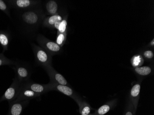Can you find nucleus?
<instances>
[{"label": "nucleus", "mask_w": 154, "mask_h": 115, "mask_svg": "<svg viewBox=\"0 0 154 115\" xmlns=\"http://www.w3.org/2000/svg\"><path fill=\"white\" fill-rule=\"evenodd\" d=\"M67 22L66 18H63L60 22L58 28V33H66L67 30Z\"/></svg>", "instance_id": "nucleus-19"}, {"label": "nucleus", "mask_w": 154, "mask_h": 115, "mask_svg": "<svg viewBox=\"0 0 154 115\" xmlns=\"http://www.w3.org/2000/svg\"><path fill=\"white\" fill-rule=\"evenodd\" d=\"M135 111L134 105H133V106H131L128 109L125 115H135Z\"/></svg>", "instance_id": "nucleus-21"}, {"label": "nucleus", "mask_w": 154, "mask_h": 115, "mask_svg": "<svg viewBox=\"0 0 154 115\" xmlns=\"http://www.w3.org/2000/svg\"><path fill=\"white\" fill-rule=\"evenodd\" d=\"M42 8L45 15H53L58 14L59 6L57 2L55 1L51 0L46 2Z\"/></svg>", "instance_id": "nucleus-11"}, {"label": "nucleus", "mask_w": 154, "mask_h": 115, "mask_svg": "<svg viewBox=\"0 0 154 115\" xmlns=\"http://www.w3.org/2000/svg\"><path fill=\"white\" fill-rule=\"evenodd\" d=\"M143 55L145 56V58L149 59H152L154 57V53L152 51L150 50H147V51L144 52Z\"/></svg>", "instance_id": "nucleus-22"}, {"label": "nucleus", "mask_w": 154, "mask_h": 115, "mask_svg": "<svg viewBox=\"0 0 154 115\" xmlns=\"http://www.w3.org/2000/svg\"><path fill=\"white\" fill-rule=\"evenodd\" d=\"M15 6L24 11L37 8L42 6V1L35 0H17L14 2Z\"/></svg>", "instance_id": "nucleus-8"}, {"label": "nucleus", "mask_w": 154, "mask_h": 115, "mask_svg": "<svg viewBox=\"0 0 154 115\" xmlns=\"http://www.w3.org/2000/svg\"><path fill=\"white\" fill-rule=\"evenodd\" d=\"M32 47L34 54L35 59L37 65L44 68L51 66V57L46 50L34 44H32Z\"/></svg>", "instance_id": "nucleus-2"}, {"label": "nucleus", "mask_w": 154, "mask_h": 115, "mask_svg": "<svg viewBox=\"0 0 154 115\" xmlns=\"http://www.w3.org/2000/svg\"><path fill=\"white\" fill-rule=\"evenodd\" d=\"M20 83L19 80H15V82H14L12 85L6 91L2 98L1 100L12 101L16 98H17L21 87Z\"/></svg>", "instance_id": "nucleus-4"}, {"label": "nucleus", "mask_w": 154, "mask_h": 115, "mask_svg": "<svg viewBox=\"0 0 154 115\" xmlns=\"http://www.w3.org/2000/svg\"><path fill=\"white\" fill-rule=\"evenodd\" d=\"M63 19V18H62V16L58 14L45 18L42 24L44 27L54 28V26L55 23L58 21H62Z\"/></svg>", "instance_id": "nucleus-13"}, {"label": "nucleus", "mask_w": 154, "mask_h": 115, "mask_svg": "<svg viewBox=\"0 0 154 115\" xmlns=\"http://www.w3.org/2000/svg\"><path fill=\"white\" fill-rule=\"evenodd\" d=\"M8 61H7V60H5L4 59H2L0 57V66L4 65V64H7L8 63Z\"/></svg>", "instance_id": "nucleus-24"}, {"label": "nucleus", "mask_w": 154, "mask_h": 115, "mask_svg": "<svg viewBox=\"0 0 154 115\" xmlns=\"http://www.w3.org/2000/svg\"><path fill=\"white\" fill-rule=\"evenodd\" d=\"M0 9L2 11H6L7 9V5L5 2L2 0H0Z\"/></svg>", "instance_id": "nucleus-23"}, {"label": "nucleus", "mask_w": 154, "mask_h": 115, "mask_svg": "<svg viewBox=\"0 0 154 115\" xmlns=\"http://www.w3.org/2000/svg\"><path fill=\"white\" fill-rule=\"evenodd\" d=\"M18 79L20 82H28L32 75L31 67L27 64H21L16 67Z\"/></svg>", "instance_id": "nucleus-5"}, {"label": "nucleus", "mask_w": 154, "mask_h": 115, "mask_svg": "<svg viewBox=\"0 0 154 115\" xmlns=\"http://www.w3.org/2000/svg\"><path fill=\"white\" fill-rule=\"evenodd\" d=\"M29 100H15L10 104L8 115H21L23 110L28 104Z\"/></svg>", "instance_id": "nucleus-9"}, {"label": "nucleus", "mask_w": 154, "mask_h": 115, "mask_svg": "<svg viewBox=\"0 0 154 115\" xmlns=\"http://www.w3.org/2000/svg\"><path fill=\"white\" fill-rule=\"evenodd\" d=\"M66 38V33H58L57 36L56 43L60 47L63 46L65 42Z\"/></svg>", "instance_id": "nucleus-18"}, {"label": "nucleus", "mask_w": 154, "mask_h": 115, "mask_svg": "<svg viewBox=\"0 0 154 115\" xmlns=\"http://www.w3.org/2000/svg\"><path fill=\"white\" fill-rule=\"evenodd\" d=\"M79 108V112L81 115H88L90 114L91 108L88 104L85 101H81L79 98L76 100Z\"/></svg>", "instance_id": "nucleus-15"}, {"label": "nucleus", "mask_w": 154, "mask_h": 115, "mask_svg": "<svg viewBox=\"0 0 154 115\" xmlns=\"http://www.w3.org/2000/svg\"><path fill=\"white\" fill-rule=\"evenodd\" d=\"M48 86L50 91L53 90L58 91L61 93H63L64 95H66L72 98L73 99H75V101L78 98L76 96L74 91L70 87H68L67 86L52 83L48 84Z\"/></svg>", "instance_id": "nucleus-7"}, {"label": "nucleus", "mask_w": 154, "mask_h": 115, "mask_svg": "<svg viewBox=\"0 0 154 115\" xmlns=\"http://www.w3.org/2000/svg\"><path fill=\"white\" fill-rule=\"evenodd\" d=\"M45 17V15L42 8V6L34 9L24 11L21 18L26 35L28 37L34 36Z\"/></svg>", "instance_id": "nucleus-1"}, {"label": "nucleus", "mask_w": 154, "mask_h": 115, "mask_svg": "<svg viewBox=\"0 0 154 115\" xmlns=\"http://www.w3.org/2000/svg\"><path fill=\"white\" fill-rule=\"evenodd\" d=\"M140 85L137 83L132 87L131 90V96L133 99V105L134 108L135 110H137V102H138V96L140 92Z\"/></svg>", "instance_id": "nucleus-14"}, {"label": "nucleus", "mask_w": 154, "mask_h": 115, "mask_svg": "<svg viewBox=\"0 0 154 115\" xmlns=\"http://www.w3.org/2000/svg\"><path fill=\"white\" fill-rule=\"evenodd\" d=\"M36 39L39 46L46 50L50 54H57L61 51V47L56 42L49 40L42 35L38 34Z\"/></svg>", "instance_id": "nucleus-3"}, {"label": "nucleus", "mask_w": 154, "mask_h": 115, "mask_svg": "<svg viewBox=\"0 0 154 115\" xmlns=\"http://www.w3.org/2000/svg\"><path fill=\"white\" fill-rule=\"evenodd\" d=\"M135 71L137 74L141 76H147L151 73V70L149 66H142L135 68Z\"/></svg>", "instance_id": "nucleus-16"}, {"label": "nucleus", "mask_w": 154, "mask_h": 115, "mask_svg": "<svg viewBox=\"0 0 154 115\" xmlns=\"http://www.w3.org/2000/svg\"><path fill=\"white\" fill-rule=\"evenodd\" d=\"M151 45L152 46L154 45V39H153L152 40V41H151Z\"/></svg>", "instance_id": "nucleus-25"}, {"label": "nucleus", "mask_w": 154, "mask_h": 115, "mask_svg": "<svg viewBox=\"0 0 154 115\" xmlns=\"http://www.w3.org/2000/svg\"><path fill=\"white\" fill-rule=\"evenodd\" d=\"M93 115V114H92H92H89V115Z\"/></svg>", "instance_id": "nucleus-26"}, {"label": "nucleus", "mask_w": 154, "mask_h": 115, "mask_svg": "<svg viewBox=\"0 0 154 115\" xmlns=\"http://www.w3.org/2000/svg\"><path fill=\"white\" fill-rule=\"evenodd\" d=\"M23 85L26 88L33 91L40 95L50 91L48 84H41L33 82H26Z\"/></svg>", "instance_id": "nucleus-10"}, {"label": "nucleus", "mask_w": 154, "mask_h": 115, "mask_svg": "<svg viewBox=\"0 0 154 115\" xmlns=\"http://www.w3.org/2000/svg\"><path fill=\"white\" fill-rule=\"evenodd\" d=\"M8 39L6 35L3 33H0V44L6 47L8 45Z\"/></svg>", "instance_id": "nucleus-20"}, {"label": "nucleus", "mask_w": 154, "mask_h": 115, "mask_svg": "<svg viewBox=\"0 0 154 115\" xmlns=\"http://www.w3.org/2000/svg\"><path fill=\"white\" fill-rule=\"evenodd\" d=\"M40 96L39 94L22 85L16 100H29L33 98H37Z\"/></svg>", "instance_id": "nucleus-12"}, {"label": "nucleus", "mask_w": 154, "mask_h": 115, "mask_svg": "<svg viewBox=\"0 0 154 115\" xmlns=\"http://www.w3.org/2000/svg\"><path fill=\"white\" fill-rule=\"evenodd\" d=\"M47 72L48 76L51 79V83H52L57 84L66 85H68V83L64 77L60 73H58L51 66H49L45 68Z\"/></svg>", "instance_id": "nucleus-6"}, {"label": "nucleus", "mask_w": 154, "mask_h": 115, "mask_svg": "<svg viewBox=\"0 0 154 115\" xmlns=\"http://www.w3.org/2000/svg\"><path fill=\"white\" fill-rule=\"evenodd\" d=\"M111 105L109 104H105L102 105L98 109L93 115H104L108 113L110 110Z\"/></svg>", "instance_id": "nucleus-17"}]
</instances>
